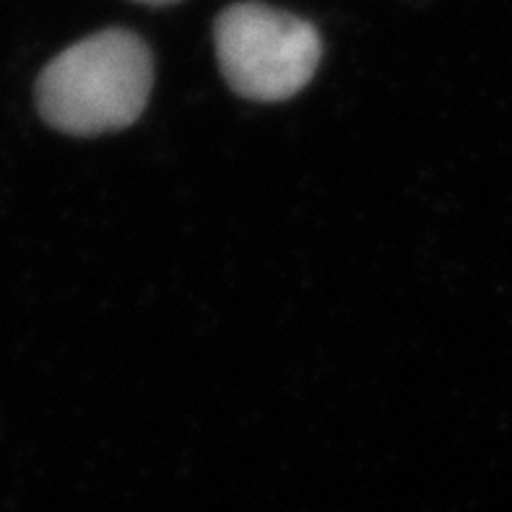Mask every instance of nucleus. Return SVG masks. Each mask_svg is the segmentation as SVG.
<instances>
[{"mask_svg": "<svg viewBox=\"0 0 512 512\" xmlns=\"http://www.w3.org/2000/svg\"><path fill=\"white\" fill-rule=\"evenodd\" d=\"M219 68L240 97L284 102L310 84L323 58V39L310 21L247 0L216 16Z\"/></svg>", "mask_w": 512, "mask_h": 512, "instance_id": "f03ea898", "label": "nucleus"}, {"mask_svg": "<svg viewBox=\"0 0 512 512\" xmlns=\"http://www.w3.org/2000/svg\"><path fill=\"white\" fill-rule=\"evenodd\" d=\"M151 84L146 42L128 29H104L50 60L37 81V110L68 136H102L136 123Z\"/></svg>", "mask_w": 512, "mask_h": 512, "instance_id": "f257e3e1", "label": "nucleus"}, {"mask_svg": "<svg viewBox=\"0 0 512 512\" xmlns=\"http://www.w3.org/2000/svg\"><path fill=\"white\" fill-rule=\"evenodd\" d=\"M136 3H143V6H172V3H180V0H136Z\"/></svg>", "mask_w": 512, "mask_h": 512, "instance_id": "7ed1b4c3", "label": "nucleus"}]
</instances>
